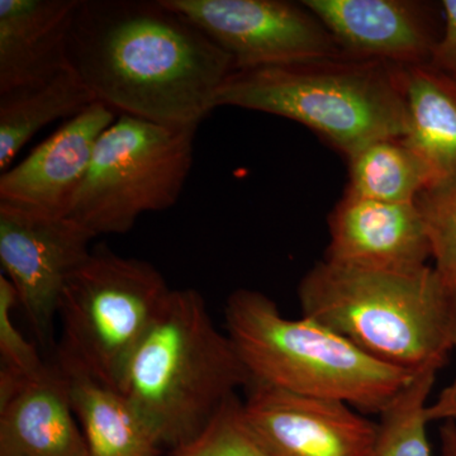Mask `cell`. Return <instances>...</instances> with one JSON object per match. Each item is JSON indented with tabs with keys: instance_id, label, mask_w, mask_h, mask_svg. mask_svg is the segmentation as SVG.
I'll list each match as a JSON object with an SVG mask.
<instances>
[{
	"instance_id": "8fae6325",
	"label": "cell",
	"mask_w": 456,
	"mask_h": 456,
	"mask_svg": "<svg viewBox=\"0 0 456 456\" xmlns=\"http://www.w3.org/2000/svg\"><path fill=\"white\" fill-rule=\"evenodd\" d=\"M116 112L95 102L0 175V207L66 218L88 174L99 137Z\"/></svg>"
},
{
	"instance_id": "5b68a950",
	"label": "cell",
	"mask_w": 456,
	"mask_h": 456,
	"mask_svg": "<svg viewBox=\"0 0 456 456\" xmlns=\"http://www.w3.org/2000/svg\"><path fill=\"white\" fill-rule=\"evenodd\" d=\"M226 334L255 382L335 399L365 413H382L412 373L371 358L310 318L284 317L259 290L237 289L224 307Z\"/></svg>"
},
{
	"instance_id": "484cf974",
	"label": "cell",
	"mask_w": 456,
	"mask_h": 456,
	"mask_svg": "<svg viewBox=\"0 0 456 456\" xmlns=\"http://www.w3.org/2000/svg\"><path fill=\"white\" fill-rule=\"evenodd\" d=\"M439 437L440 456H456V422H443Z\"/></svg>"
},
{
	"instance_id": "277c9868",
	"label": "cell",
	"mask_w": 456,
	"mask_h": 456,
	"mask_svg": "<svg viewBox=\"0 0 456 456\" xmlns=\"http://www.w3.org/2000/svg\"><path fill=\"white\" fill-rule=\"evenodd\" d=\"M237 107L292 119L351 156L408 132L402 66L338 55L233 70L216 108Z\"/></svg>"
},
{
	"instance_id": "ffe728a7",
	"label": "cell",
	"mask_w": 456,
	"mask_h": 456,
	"mask_svg": "<svg viewBox=\"0 0 456 456\" xmlns=\"http://www.w3.org/2000/svg\"><path fill=\"white\" fill-rule=\"evenodd\" d=\"M437 368H426L410 382L380 413L377 437L370 456H431L428 440V397Z\"/></svg>"
},
{
	"instance_id": "d6986e66",
	"label": "cell",
	"mask_w": 456,
	"mask_h": 456,
	"mask_svg": "<svg viewBox=\"0 0 456 456\" xmlns=\"http://www.w3.org/2000/svg\"><path fill=\"white\" fill-rule=\"evenodd\" d=\"M436 185L430 167L403 139H387L351 156L345 191L382 202L413 203Z\"/></svg>"
},
{
	"instance_id": "9a60e30c",
	"label": "cell",
	"mask_w": 456,
	"mask_h": 456,
	"mask_svg": "<svg viewBox=\"0 0 456 456\" xmlns=\"http://www.w3.org/2000/svg\"><path fill=\"white\" fill-rule=\"evenodd\" d=\"M57 362L0 408V456H88Z\"/></svg>"
},
{
	"instance_id": "44dd1931",
	"label": "cell",
	"mask_w": 456,
	"mask_h": 456,
	"mask_svg": "<svg viewBox=\"0 0 456 456\" xmlns=\"http://www.w3.org/2000/svg\"><path fill=\"white\" fill-rule=\"evenodd\" d=\"M430 239L434 268L456 288V180L425 191L416 200Z\"/></svg>"
},
{
	"instance_id": "9c48e42d",
	"label": "cell",
	"mask_w": 456,
	"mask_h": 456,
	"mask_svg": "<svg viewBox=\"0 0 456 456\" xmlns=\"http://www.w3.org/2000/svg\"><path fill=\"white\" fill-rule=\"evenodd\" d=\"M93 239L71 218L0 207V263L41 344L51 341L66 281L92 253Z\"/></svg>"
},
{
	"instance_id": "30bf717a",
	"label": "cell",
	"mask_w": 456,
	"mask_h": 456,
	"mask_svg": "<svg viewBox=\"0 0 456 456\" xmlns=\"http://www.w3.org/2000/svg\"><path fill=\"white\" fill-rule=\"evenodd\" d=\"M241 419L270 456H370L378 425L335 399L251 380Z\"/></svg>"
},
{
	"instance_id": "3957f363",
	"label": "cell",
	"mask_w": 456,
	"mask_h": 456,
	"mask_svg": "<svg viewBox=\"0 0 456 456\" xmlns=\"http://www.w3.org/2000/svg\"><path fill=\"white\" fill-rule=\"evenodd\" d=\"M302 316L408 373L441 369L452 347L455 289L434 266L386 272L323 259L299 281Z\"/></svg>"
},
{
	"instance_id": "52a82bcc",
	"label": "cell",
	"mask_w": 456,
	"mask_h": 456,
	"mask_svg": "<svg viewBox=\"0 0 456 456\" xmlns=\"http://www.w3.org/2000/svg\"><path fill=\"white\" fill-rule=\"evenodd\" d=\"M197 130L121 114L99 137L69 218L95 237L119 235L145 213L171 208L193 165Z\"/></svg>"
},
{
	"instance_id": "4fadbf2b",
	"label": "cell",
	"mask_w": 456,
	"mask_h": 456,
	"mask_svg": "<svg viewBox=\"0 0 456 456\" xmlns=\"http://www.w3.org/2000/svg\"><path fill=\"white\" fill-rule=\"evenodd\" d=\"M342 53L397 66L430 64L440 35L415 0H305Z\"/></svg>"
},
{
	"instance_id": "e0dca14e",
	"label": "cell",
	"mask_w": 456,
	"mask_h": 456,
	"mask_svg": "<svg viewBox=\"0 0 456 456\" xmlns=\"http://www.w3.org/2000/svg\"><path fill=\"white\" fill-rule=\"evenodd\" d=\"M59 367L83 426L88 456H159L160 441L121 392L77 369Z\"/></svg>"
},
{
	"instance_id": "7c38bea8",
	"label": "cell",
	"mask_w": 456,
	"mask_h": 456,
	"mask_svg": "<svg viewBox=\"0 0 456 456\" xmlns=\"http://www.w3.org/2000/svg\"><path fill=\"white\" fill-rule=\"evenodd\" d=\"M325 260L351 268L412 272L432 259L416 202L391 203L345 191L329 217Z\"/></svg>"
},
{
	"instance_id": "6da1fadb",
	"label": "cell",
	"mask_w": 456,
	"mask_h": 456,
	"mask_svg": "<svg viewBox=\"0 0 456 456\" xmlns=\"http://www.w3.org/2000/svg\"><path fill=\"white\" fill-rule=\"evenodd\" d=\"M68 62L95 102L170 127H198L235 70L228 53L164 0H82Z\"/></svg>"
},
{
	"instance_id": "5bb4252c",
	"label": "cell",
	"mask_w": 456,
	"mask_h": 456,
	"mask_svg": "<svg viewBox=\"0 0 456 456\" xmlns=\"http://www.w3.org/2000/svg\"><path fill=\"white\" fill-rule=\"evenodd\" d=\"M82 0H0V94L68 68V42Z\"/></svg>"
},
{
	"instance_id": "8992f818",
	"label": "cell",
	"mask_w": 456,
	"mask_h": 456,
	"mask_svg": "<svg viewBox=\"0 0 456 456\" xmlns=\"http://www.w3.org/2000/svg\"><path fill=\"white\" fill-rule=\"evenodd\" d=\"M170 292L149 261L119 256L107 248L92 251L62 292L56 362L117 389Z\"/></svg>"
},
{
	"instance_id": "4316f807",
	"label": "cell",
	"mask_w": 456,
	"mask_h": 456,
	"mask_svg": "<svg viewBox=\"0 0 456 456\" xmlns=\"http://www.w3.org/2000/svg\"><path fill=\"white\" fill-rule=\"evenodd\" d=\"M452 75H454V77H456V73H454V74H452Z\"/></svg>"
},
{
	"instance_id": "7a4b0ae2",
	"label": "cell",
	"mask_w": 456,
	"mask_h": 456,
	"mask_svg": "<svg viewBox=\"0 0 456 456\" xmlns=\"http://www.w3.org/2000/svg\"><path fill=\"white\" fill-rule=\"evenodd\" d=\"M251 378L197 290L171 289L117 391L174 452L202 434Z\"/></svg>"
},
{
	"instance_id": "7402d4cb",
	"label": "cell",
	"mask_w": 456,
	"mask_h": 456,
	"mask_svg": "<svg viewBox=\"0 0 456 456\" xmlns=\"http://www.w3.org/2000/svg\"><path fill=\"white\" fill-rule=\"evenodd\" d=\"M174 456H270L251 436L241 419V402L235 397L224 404L202 434Z\"/></svg>"
},
{
	"instance_id": "cb8c5ba5",
	"label": "cell",
	"mask_w": 456,
	"mask_h": 456,
	"mask_svg": "<svg viewBox=\"0 0 456 456\" xmlns=\"http://www.w3.org/2000/svg\"><path fill=\"white\" fill-rule=\"evenodd\" d=\"M444 26L430 64L449 74L456 73V0L441 2Z\"/></svg>"
},
{
	"instance_id": "d4e9b609",
	"label": "cell",
	"mask_w": 456,
	"mask_h": 456,
	"mask_svg": "<svg viewBox=\"0 0 456 456\" xmlns=\"http://www.w3.org/2000/svg\"><path fill=\"white\" fill-rule=\"evenodd\" d=\"M452 347L456 349V288L454 302V325H452ZM428 422H456V378L444 388L428 407Z\"/></svg>"
},
{
	"instance_id": "ba28073f",
	"label": "cell",
	"mask_w": 456,
	"mask_h": 456,
	"mask_svg": "<svg viewBox=\"0 0 456 456\" xmlns=\"http://www.w3.org/2000/svg\"><path fill=\"white\" fill-rule=\"evenodd\" d=\"M232 59L235 70L342 53L303 3L285 0H164Z\"/></svg>"
},
{
	"instance_id": "2e32d148",
	"label": "cell",
	"mask_w": 456,
	"mask_h": 456,
	"mask_svg": "<svg viewBox=\"0 0 456 456\" xmlns=\"http://www.w3.org/2000/svg\"><path fill=\"white\" fill-rule=\"evenodd\" d=\"M408 132L403 137L430 167L436 188L456 180V77L431 64L402 66Z\"/></svg>"
},
{
	"instance_id": "603a6c76",
	"label": "cell",
	"mask_w": 456,
	"mask_h": 456,
	"mask_svg": "<svg viewBox=\"0 0 456 456\" xmlns=\"http://www.w3.org/2000/svg\"><path fill=\"white\" fill-rule=\"evenodd\" d=\"M18 305L13 284L4 274L0 277V355L2 367L22 375L27 379H37L46 373L50 364L42 362L38 351L26 340L12 321V311Z\"/></svg>"
},
{
	"instance_id": "ac0fdd59",
	"label": "cell",
	"mask_w": 456,
	"mask_h": 456,
	"mask_svg": "<svg viewBox=\"0 0 456 456\" xmlns=\"http://www.w3.org/2000/svg\"><path fill=\"white\" fill-rule=\"evenodd\" d=\"M95 99L70 66L41 82L0 94V171L4 173L26 143L50 123L70 119Z\"/></svg>"
}]
</instances>
